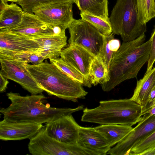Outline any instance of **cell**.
<instances>
[{"label": "cell", "mask_w": 155, "mask_h": 155, "mask_svg": "<svg viewBox=\"0 0 155 155\" xmlns=\"http://www.w3.org/2000/svg\"><path fill=\"white\" fill-rule=\"evenodd\" d=\"M49 59L50 63L56 65L70 77L80 82L83 86L88 87H91L92 84L89 79L75 68L64 62L61 58Z\"/></svg>", "instance_id": "cell-24"}, {"label": "cell", "mask_w": 155, "mask_h": 155, "mask_svg": "<svg viewBox=\"0 0 155 155\" xmlns=\"http://www.w3.org/2000/svg\"><path fill=\"white\" fill-rule=\"evenodd\" d=\"M145 114H147L149 117L155 115V104L142 112V116Z\"/></svg>", "instance_id": "cell-32"}, {"label": "cell", "mask_w": 155, "mask_h": 155, "mask_svg": "<svg viewBox=\"0 0 155 155\" xmlns=\"http://www.w3.org/2000/svg\"><path fill=\"white\" fill-rule=\"evenodd\" d=\"M81 13L88 14L110 21L108 0H74Z\"/></svg>", "instance_id": "cell-21"}, {"label": "cell", "mask_w": 155, "mask_h": 155, "mask_svg": "<svg viewBox=\"0 0 155 155\" xmlns=\"http://www.w3.org/2000/svg\"><path fill=\"white\" fill-rule=\"evenodd\" d=\"M25 66L40 87L49 95L75 102L78 99L84 98L88 94L81 83L53 63H26Z\"/></svg>", "instance_id": "cell-3"}, {"label": "cell", "mask_w": 155, "mask_h": 155, "mask_svg": "<svg viewBox=\"0 0 155 155\" xmlns=\"http://www.w3.org/2000/svg\"><path fill=\"white\" fill-rule=\"evenodd\" d=\"M155 86V68H154L145 73L143 78L137 81L133 95L130 98L142 106V112L145 110L150 94Z\"/></svg>", "instance_id": "cell-19"}, {"label": "cell", "mask_w": 155, "mask_h": 155, "mask_svg": "<svg viewBox=\"0 0 155 155\" xmlns=\"http://www.w3.org/2000/svg\"><path fill=\"white\" fill-rule=\"evenodd\" d=\"M8 79L0 73V92H3L6 90L9 82Z\"/></svg>", "instance_id": "cell-31"}, {"label": "cell", "mask_w": 155, "mask_h": 155, "mask_svg": "<svg viewBox=\"0 0 155 155\" xmlns=\"http://www.w3.org/2000/svg\"><path fill=\"white\" fill-rule=\"evenodd\" d=\"M89 79L92 85L102 84L109 80L108 71L99 57H95L91 64Z\"/></svg>", "instance_id": "cell-23"}, {"label": "cell", "mask_w": 155, "mask_h": 155, "mask_svg": "<svg viewBox=\"0 0 155 155\" xmlns=\"http://www.w3.org/2000/svg\"><path fill=\"white\" fill-rule=\"evenodd\" d=\"M143 115L136 126L116 146L111 148L107 154L128 155L135 144L155 131V115L150 117L147 114Z\"/></svg>", "instance_id": "cell-10"}, {"label": "cell", "mask_w": 155, "mask_h": 155, "mask_svg": "<svg viewBox=\"0 0 155 155\" xmlns=\"http://www.w3.org/2000/svg\"><path fill=\"white\" fill-rule=\"evenodd\" d=\"M155 104V86L153 87L151 91L149 97L147 105L144 111ZM142 111V112H143Z\"/></svg>", "instance_id": "cell-30"}, {"label": "cell", "mask_w": 155, "mask_h": 155, "mask_svg": "<svg viewBox=\"0 0 155 155\" xmlns=\"http://www.w3.org/2000/svg\"><path fill=\"white\" fill-rule=\"evenodd\" d=\"M150 39L151 41L150 48L145 73H147L152 69L153 64L155 62V26Z\"/></svg>", "instance_id": "cell-29"}, {"label": "cell", "mask_w": 155, "mask_h": 155, "mask_svg": "<svg viewBox=\"0 0 155 155\" xmlns=\"http://www.w3.org/2000/svg\"><path fill=\"white\" fill-rule=\"evenodd\" d=\"M33 39L40 46L37 53L45 59L58 58L62 48L67 44L65 35L45 36Z\"/></svg>", "instance_id": "cell-17"}, {"label": "cell", "mask_w": 155, "mask_h": 155, "mask_svg": "<svg viewBox=\"0 0 155 155\" xmlns=\"http://www.w3.org/2000/svg\"><path fill=\"white\" fill-rule=\"evenodd\" d=\"M139 155H155V146L145 150Z\"/></svg>", "instance_id": "cell-33"}, {"label": "cell", "mask_w": 155, "mask_h": 155, "mask_svg": "<svg viewBox=\"0 0 155 155\" xmlns=\"http://www.w3.org/2000/svg\"><path fill=\"white\" fill-rule=\"evenodd\" d=\"M29 140L28 149L33 155H96L78 143L74 144L64 143L49 137L46 133L45 126Z\"/></svg>", "instance_id": "cell-6"}, {"label": "cell", "mask_w": 155, "mask_h": 155, "mask_svg": "<svg viewBox=\"0 0 155 155\" xmlns=\"http://www.w3.org/2000/svg\"><path fill=\"white\" fill-rule=\"evenodd\" d=\"M155 146V131L135 144L128 155H139L145 150Z\"/></svg>", "instance_id": "cell-28"}, {"label": "cell", "mask_w": 155, "mask_h": 155, "mask_svg": "<svg viewBox=\"0 0 155 155\" xmlns=\"http://www.w3.org/2000/svg\"><path fill=\"white\" fill-rule=\"evenodd\" d=\"M154 2H155V0H154Z\"/></svg>", "instance_id": "cell-35"}, {"label": "cell", "mask_w": 155, "mask_h": 155, "mask_svg": "<svg viewBox=\"0 0 155 155\" xmlns=\"http://www.w3.org/2000/svg\"><path fill=\"white\" fill-rule=\"evenodd\" d=\"M58 26V25L46 24L33 13H28L23 11L21 23L15 28L6 31L34 38L45 36L54 35V29Z\"/></svg>", "instance_id": "cell-12"}, {"label": "cell", "mask_w": 155, "mask_h": 155, "mask_svg": "<svg viewBox=\"0 0 155 155\" xmlns=\"http://www.w3.org/2000/svg\"><path fill=\"white\" fill-rule=\"evenodd\" d=\"M8 4L1 1L0 32L10 30L21 22L23 11L14 2Z\"/></svg>", "instance_id": "cell-18"}, {"label": "cell", "mask_w": 155, "mask_h": 155, "mask_svg": "<svg viewBox=\"0 0 155 155\" xmlns=\"http://www.w3.org/2000/svg\"><path fill=\"white\" fill-rule=\"evenodd\" d=\"M40 48L33 38L9 31L0 32V51L37 52Z\"/></svg>", "instance_id": "cell-14"}, {"label": "cell", "mask_w": 155, "mask_h": 155, "mask_svg": "<svg viewBox=\"0 0 155 155\" xmlns=\"http://www.w3.org/2000/svg\"><path fill=\"white\" fill-rule=\"evenodd\" d=\"M6 95L11 104L1 108L0 112L4 119L10 122L42 124L84 109L83 105L74 108L51 107L48 104H44L46 97L42 94L23 96L10 92Z\"/></svg>", "instance_id": "cell-1"}, {"label": "cell", "mask_w": 155, "mask_h": 155, "mask_svg": "<svg viewBox=\"0 0 155 155\" xmlns=\"http://www.w3.org/2000/svg\"><path fill=\"white\" fill-rule=\"evenodd\" d=\"M80 15L82 19L91 24L103 35L107 36L112 33V28L110 21L87 13L80 12Z\"/></svg>", "instance_id": "cell-27"}, {"label": "cell", "mask_w": 155, "mask_h": 155, "mask_svg": "<svg viewBox=\"0 0 155 155\" xmlns=\"http://www.w3.org/2000/svg\"><path fill=\"white\" fill-rule=\"evenodd\" d=\"M144 34L135 40L123 42L113 54L109 69V80L101 84L102 90L108 92L123 81L136 78L139 71L147 62L151 41L144 42Z\"/></svg>", "instance_id": "cell-2"}, {"label": "cell", "mask_w": 155, "mask_h": 155, "mask_svg": "<svg viewBox=\"0 0 155 155\" xmlns=\"http://www.w3.org/2000/svg\"><path fill=\"white\" fill-rule=\"evenodd\" d=\"M70 34L69 45L81 46L95 57L98 56L103 44L105 36L86 21L74 18L68 25Z\"/></svg>", "instance_id": "cell-7"}, {"label": "cell", "mask_w": 155, "mask_h": 155, "mask_svg": "<svg viewBox=\"0 0 155 155\" xmlns=\"http://www.w3.org/2000/svg\"><path fill=\"white\" fill-rule=\"evenodd\" d=\"M97 107L83 109V122L132 126L142 118V107L130 99L101 101Z\"/></svg>", "instance_id": "cell-4"}, {"label": "cell", "mask_w": 155, "mask_h": 155, "mask_svg": "<svg viewBox=\"0 0 155 155\" xmlns=\"http://www.w3.org/2000/svg\"><path fill=\"white\" fill-rule=\"evenodd\" d=\"M16 3L19 5L24 12L33 13L35 9L48 5L59 3H74V0H18Z\"/></svg>", "instance_id": "cell-26"}, {"label": "cell", "mask_w": 155, "mask_h": 155, "mask_svg": "<svg viewBox=\"0 0 155 155\" xmlns=\"http://www.w3.org/2000/svg\"><path fill=\"white\" fill-rule=\"evenodd\" d=\"M45 124L46 133L49 137L64 143H78L80 126L71 114L61 116Z\"/></svg>", "instance_id": "cell-9"}, {"label": "cell", "mask_w": 155, "mask_h": 155, "mask_svg": "<svg viewBox=\"0 0 155 155\" xmlns=\"http://www.w3.org/2000/svg\"><path fill=\"white\" fill-rule=\"evenodd\" d=\"M60 56L64 62L75 68L90 80V66L95 57L92 54L81 46L72 45L62 50Z\"/></svg>", "instance_id": "cell-15"}, {"label": "cell", "mask_w": 155, "mask_h": 155, "mask_svg": "<svg viewBox=\"0 0 155 155\" xmlns=\"http://www.w3.org/2000/svg\"><path fill=\"white\" fill-rule=\"evenodd\" d=\"M0 73L7 79L19 84L31 94H42L44 91L27 69L25 62L0 55Z\"/></svg>", "instance_id": "cell-8"}, {"label": "cell", "mask_w": 155, "mask_h": 155, "mask_svg": "<svg viewBox=\"0 0 155 155\" xmlns=\"http://www.w3.org/2000/svg\"><path fill=\"white\" fill-rule=\"evenodd\" d=\"M107 140L110 146L118 143L133 130L132 126L121 124H102L94 127Z\"/></svg>", "instance_id": "cell-20"}, {"label": "cell", "mask_w": 155, "mask_h": 155, "mask_svg": "<svg viewBox=\"0 0 155 155\" xmlns=\"http://www.w3.org/2000/svg\"><path fill=\"white\" fill-rule=\"evenodd\" d=\"M110 20L112 33L120 35L123 42L134 40L147 31L146 24L139 19L136 0H117Z\"/></svg>", "instance_id": "cell-5"}, {"label": "cell", "mask_w": 155, "mask_h": 155, "mask_svg": "<svg viewBox=\"0 0 155 155\" xmlns=\"http://www.w3.org/2000/svg\"><path fill=\"white\" fill-rule=\"evenodd\" d=\"M18 0H1V1L5 3H8V2H16Z\"/></svg>", "instance_id": "cell-34"}, {"label": "cell", "mask_w": 155, "mask_h": 155, "mask_svg": "<svg viewBox=\"0 0 155 155\" xmlns=\"http://www.w3.org/2000/svg\"><path fill=\"white\" fill-rule=\"evenodd\" d=\"M120 46V41L114 38V34L112 33L105 36L103 45L98 56L100 58L108 71L113 54Z\"/></svg>", "instance_id": "cell-22"}, {"label": "cell", "mask_w": 155, "mask_h": 155, "mask_svg": "<svg viewBox=\"0 0 155 155\" xmlns=\"http://www.w3.org/2000/svg\"><path fill=\"white\" fill-rule=\"evenodd\" d=\"M72 3H56L43 6L35 9L33 13L40 20L50 25L68 28L73 20Z\"/></svg>", "instance_id": "cell-11"}, {"label": "cell", "mask_w": 155, "mask_h": 155, "mask_svg": "<svg viewBox=\"0 0 155 155\" xmlns=\"http://www.w3.org/2000/svg\"><path fill=\"white\" fill-rule=\"evenodd\" d=\"M78 143L96 155L106 154L111 148L106 139L94 127L80 126Z\"/></svg>", "instance_id": "cell-16"}, {"label": "cell", "mask_w": 155, "mask_h": 155, "mask_svg": "<svg viewBox=\"0 0 155 155\" xmlns=\"http://www.w3.org/2000/svg\"><path fill=\"white\" fill-rule=\"evenodd\" d=\"M139 18L143 24H146L155 17L154 0H136Z\"/></svg>", "instance_id": "cell-25"}, {"label": "cell", "mask_w": 155, "mask_h": 155, "mask_svg": "<svg viewBox=\"0 0 155 155\" xmlns=\"http://www.w3.org/2000/svg\"><path fill=\"white\" fill-rule=\"evenodd\" d=\"M42 124L0 122V139L3 141L21 140L34 136L43 127Z\"/></svg>", "instance_id": "cell-13"}]
</instances>
